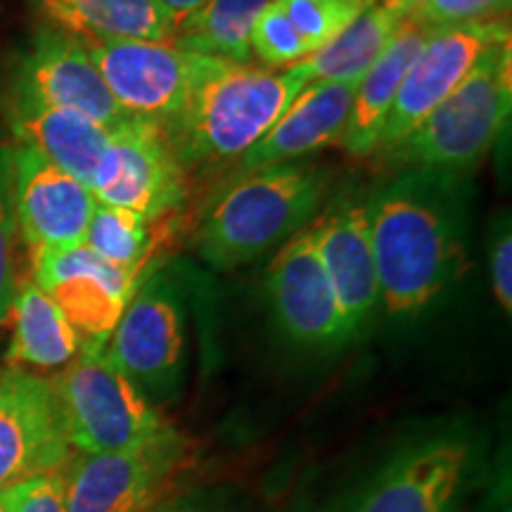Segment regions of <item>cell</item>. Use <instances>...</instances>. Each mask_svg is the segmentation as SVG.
Listing matches in <instances>:
<instances>
[{
	"instance_id": "1",
	"label": "cell",
	"mask_w": 512,
	"mask_h": 512,
	"mask_svg": "<svg viewBox=\"0 0 512 512\" xmlns=\"http://www.w3.org/2000/svg\"><path fill=\"white\" fill-rule=\"evenodd\" d=\"M437 174L408 171L366 202L380 302L392 316H411L463 273V235L434 192Z\"/></svg>"
},
{
	"instance_id": "2",
	"label": "cell",
	"mask_w": 512,
	"mask_h": 512,
	"mask_svg": "<svg viewBox=\"0 0 512 512\" xmlns=\"http://www.w3.org/2000/svg\"><path fill=\"white\" fill-rule=\"evenodd\" d=\"M306 83L292 67L268 69L204 55L188 100L162 128L188 174L240 162Z\"/></svg>"
},
{
	"instance_id": "3",
	"label": "cell",
	"mask_w": 512,
	"mask_h": 512,
	"mask_svg": "<svg viewBox=\"0 0 512 512\" xmlns=\"http://www.w3.org/2000/svg\"><path fill=\"white\" fill-rule=\"evenodd\" d=\"M328 181L323 169L302 162L238 176L204 216L197 252L221 271L259 259L309 226L328 195Z\"/></svg>"
},
{
	"instance_id": "4",
	"label": "cell",
	"mask_w": 512,
	"mask_h": 512,
	"mask_svg": "<svg viewBox=\"0 0 512 512\" xmlns=\"http://www.w3.org/2000/svg\"><path fill=\"white\" fill-rule=\"evenodd\" d=\"M510 110L512 50L510 41H503L406 138L377 159L387 169L463 174L489 155L508 126Z\"/></svg>"
},
{
	"instance_id": "5",
	"label": "cell",
	"mask_w": 512,
	"mask_h": 512,
	"mask_svg": "<svg viewBox=\"0 0 512 512\" xmlns=\"http://www.w3.org/2000/svg\"><path fill=\"white\" fill-rule=\"evenodd\" d=\"M50 387L69 446L81 453L126 451L169 427L112 361L107 344H81Z\"/></svg>"
},
{
	"instance_id": "6",
	"label": "cell",
	"mask_w": 512,
	"mask_h": 512,
	"mask_svg": "<svg viewBox=\"0 0 512 512\" xmlns=\"http://www.w3.org/2000/svg\"><path fill=\"white\" fill-rule=\"evenodd\" d=\"M190 446L174 427L112 453H79L64 472L67 512H150L190 465Z\"/></svg>"
},
{
	"instance_id": "7",
	"label": "cell",
	"mask_w": 512,
	"mask_h": 512,
	"mask_svg": "<svg viewBox=\"0 0 512 512\" xmlns=\"http://www.w3.org/2000/svg\"><path fill=\"white\" fill-rule=\"evenodd\" d=\"M88 190L98 204L157 223L183 207L188 171L178 162L162 124L131 117L110 131V143Z\"/></svg>"
},
{
	"instance_id": "8",
	"label": "cell",
	"mask_w": 512,
	"mask_h": 512,
	"mask_svg": "<svg viewBox=\"0 0 512 512\" xmlns=\"http://www.w3.org/2000/svg\"><path fill=\"white\" fill-rule=\"evenodd\" d=\"M107 91L128 117L166 124L188 100L204 55L174 43L81 38Z\"/></svg>"
},
{
	"instance_id": "9",
	"label": "cell",
	"mask_w": 512,
	"mask_h": 512,
	"mask_svg": "<svg viewBox=\"0 0 512 512\" xmlns=\"http://www.w3.org/2000/svg\"><path fill=\"white\" fill-rule=\"evenodd\" d=\"M503 41H510L508 17L434 27L411 69L403 76L375 155L387 152L406 138L434 107L456 91L477 62Z\"/></svg>"
},
{
	"instance_id": "10",
	"label": "cell",
	"mask_w": 512,
	"mask_h": 512,
	"mask_svg": "<svg viewBox=\"0 0 512 512\" xmlns=\"http://www.w3.org/2000/svg\"><path fill=\"white\" fill-rule=\"evenodd\" d=\"M34 283L76 330L81 344H107L126 304L140 287L136 275L114 268L86 245L31 254Z\"/></svg>"
},
{
	"instance_id": "11",
	"label": "cell",
	"mask_w": 512,
	"mask_h": 512,
	"mask_svg": "<svg viewBox=\"0 0 512 512\" xmlns=\"http://www.w3.org/2000/svg\"><path fill=\"white\" fill-rule=\"evenodd\" d=\"M112 361L147 401H164L181 373L185 332L178 299L162 278L138 287L107 342Z\"/></svg>"
},
{
	"instance_id": "12",
	"label": "cell",
	"mask_w": 512,
	"mask_h": 512,
	"mask_svg": "<svg viewBox=\"0 0 512 512\" xmlns=\"http://www.w3.org/2000/svg\"><path fill=\"white\" fill-rule=\"evenodd\" d=\"M69 448L50 382L17 368L0 375V491L60 472Z\"/></svg>"
},
{
	"instance_id": "13",
	"label": "cell",
	"mask_w": 512,
	"mask_h": 512,
	"mask_svg": "<svg viewBox=\"0 0 512 512\" xmlns=\"http://www.w3.org/2000/svg\"><path fill=\"white\" fill-rule=\"evenodd\" d=\"M12 204L31 254L83 245L93 192L29 147H12Z\"/></svg>"
},
{
	"instance_id": "14",
	"label": "cell",
	"mask_w": 512,
	"mask_h": 512,
	"mask_svg": "<svg viewBox=\"0 0 512 512\" xmlns=\"http://www.w3.org/2000/svg\"><path fill=\"white\" fill-rule=\"evenodd\" d=\"M17 102L83 114L107 131L131 119L114 102L79 36L41 31L24 57Z\"/></svg>"
},
{
	"instance_id": "15",
	"label": "cell",
	"mask_w": 512,
	"mask_h": 512,
	"mask_svg": "<svg viewBox=\"0 0 512 512\" xmlns=\"http://www.w3.org/2000/svg\"><path fill=\"white\" fill-rule=\"evenodd\" d=\"M266 292L280 330L306 347L349 339L335 290L313 245L311 226L280 247L266 273Z\"/></svg>"
},
{
	"instance_id": "16",
	"label": "cell",
	"mask_w": 512,
	"mask_h": 512,
	"mask_svg": "<svg viewBox=\"0 0 512 512\" xmlns=\"http://www.w3.org/2000/svg\"><path fill=\"white\" fill-rule=\"evenodd\" d=\"M463 439H434L394 460L351 512H453L470 472Z\"/></svg>"
},
{
	"instance_id": "17",
	"label": "cell",
	"mask_w": 512,
	"mask_h": 512,
	"mask_svg": "<svg viewBox=\"0 0 512 512\" xmlns=\"http://www.w3.org/2000/svg\"><path fill=\"white\" fill-rule=\"evenodd\" d=\"M309 226L351 337L380 304L368 207L356 197H344Z\"/></svg>"
},
{
	"instance_id": "18",
	"label": "cell",
	"mask_w": 512,
	"mask_h": 512,
	"mask_svg": "<svg viewBox=\"0 0 512 512\" xmlns=\"http://www.w3.org/2000/svg\"><path fill=\"white\" fill-rule=\"evenodd\" d=\"M356 86L358 83L335 81L306 83L271 131L240 159L238 176L266 166L299 162L323 147L342 143Z\"/></svg>"
},
{
	"instance_id": "19",
	"label": "cell",
	"mask_w": 512,
	"mask_h": 512,
	"mask_svg": "<svg viewBox=\"0 0 512 512\" xmlns=\"http://www.w3.org/2000/svg\"><path fill=\"white\" fill-rule=\"evenodd\" d=\"M432 29L434 27L415 15L403 19L389 46L384 48V53L377 57V62L368 69L366 76L358 81L347 131H344L342 143H339L347 155H375L384 121H387L389 110H392L403 76L411 69L413 60L427 43Z\"/></svg>"
},
{
	"instance_id": "20",
	"label": "cell",
	"mask_w": 512,
	"mask_h": 512,
	"mask_svg": "<svg viewBox=\"0 0 512 512\" xmlns=\"http://www.w3.org/2000/svg\"><path fill=\"white\" fill-rule=\"evenodd\" d=\"M12 131L19 145L38 152L86 188H91L95 169L110 143V131L83 114L22 102L12 107Z\"/></svg>"
},
{
	"instance_id": "21",
	"label": "cell",
	"mask_w": 512,
	"mask_h": 512,
	"mask_svg": "<svg viewBox=\"0 0 512 512\" xmlns=\"http://www.w3.org/2000/svg\"><path fill=\"white\" fill-rule=\"evenodd\" d=\"M38 5L79 38L171 43L181 24L157 0H38Z\"/></svg>"
},
{
	"instance_id": "22",
	"label": "cell",
	"mask_w": 512,
	"mask_h": 512,
	"mask_svg": "<svg viewBox=\"0 0 512 512\" xmlns=\"http://www.w3.org/2000/svg\"><path fill=\"white\" fill-rule=\"evenodd\" d=\"M10 318L15 320V335L8 351L12 368H60L79 354L81 339L76 330L34 280L19 283Z\"/></svg>"
},
{
	"instance_id": "23",
	"label": "cell",
	"mask_w": 512,
	"mask_h": 512,
	"mask_svg": "<svg viewBox=\"0 0 512 512\" xmlns=\"http://www.w3.org/2000/svg\"><path fill=\"white\" fill-rule=\"evenodd\" d=\"M401 22L403 19L384 10L377 0H370L368 8L342 34L306 60L292 64V69L309 83H358L389 46Z\"/></svg>"
},
{
	"instance_id": "24",
	"label": "cell",
	"mask_w": 512,
	"mask_h": 512,
	"mask_svg": "<svg viewBox=\"0 0 512 512\" xmlns=\"http://www.w3.org/2000/svg\"><path fill=\"white\" fill-rule=\"evenodd\" d=\"M273 0H207L195 15L178 24L171 43L195 55L249 64L254 60L249 36Z\"/></svg>"
},
{
	"instance_id": "25",
	"label": "cell",
	"mask_w": 512,
	"mask_h": 512,
	"mask_svg": "<svg viewBox=\"0 0 512 512\" xmlns=\"http://www.w3.org/2000/svg\"><path fill=\"white\" fill-rule=\"evenodd\" d=\"M152 226L155 223L145 221L133 211L98 204L88 221L83 245L98 254L102 261L140 280L147 256L152 252V242H155Z\"/></svg>"
},
{
	"instance_id": "26",
	"label": "cell",
	"mask_w": 512,
	"mask_h": 512,
	"mask_svg": "<svg viewBox=\"0 0 512 512\" xmlns=\"http://www.w3.org/2000/svg\"><path fill=\"white\" fill-rule=\"evenodd\" d=\"M311 55L337 38L368 8L370 0H275Z\"/></svg>"
},
{
	"instance_id": "27",
	"label": "cell",
	"mask_w": 512,
	"mask_h": 512,
	"mask_svg": "<svg viewBox=\"0 0 512 512\" xmlns=\"http://www.w3.org/2000/svg\"><path fill=\"white\" fill-rule=\"evenodd\" d=\"M249 48H252V57H259V62L268 69H287L311 55L302 36L297 34L275 0L256 19L252 36H249Z\"/></svg>"
},
{
	"instance_id": "28",
	"label": "cell",
	"mask_w": 512,
	"mask_h": 512,
	"mask_svg": "<svg viewBox=\"0 0 512 512\" xmlns=\"http://www.w3.org/2000/svg\"><path fill=\"white\" fill-rule=\"evenodd\" d=\"M15 240L17 221L12 204V147L0 145V325L12 316L17 297L15 273Z\"/></svg>"
},
{
	"instance_id": "29",
	"label": "cell",
	"mask_w": 512,
	"mask_h": 512,
	"mask_svg": "<svg viewBox=\"0 0 512 512\" xmlns=\"http://www.w3.org/2000/svg\"><path fill=\"white\" fill-rule=\"evenodd\" d=\"M510 0H422L413 12L430 27H453V24L482 22V19L508 17Z\"/></svg>"
},
{
	"instance_id": "30",
	"label": "cell",
	"mask_w": 512,
	"mask_h": 512,
	"mask_svg": "<svg viewBox=\"0 0 512 512\" xmlns=\"http://www.w3.org/2000/svg\"><path fill=\"white\" fill-rule=\"evenodd\" d=\"M10 512H67L64 510V472H50L10 486Z\"/></svg>"
},
{
	"instance_id": "31",
	"label": "cell",
	"mask_w": 512,
	"mask_h": 512,
	"mask_svg": "<svg viewBox=\"0 0 512 512\" xmlns=\"http://www.w3.org/2000/svg\"><path fill=\"white\" fill-rule=\"evenodd\" d=\"M491 285H494L496 299L505 311V316H510L512 311V233H510V221L498 230L491 245Z\"/></svg>"
},
{
	"instance_id": "32",
	"label": "cell",
	"mask_w": 512,
	"mask_h": 512,
	"mask_svg": "<svg viewBox=\"0 0 512 512\" xmlns=\"http://www.w3.org/2000/svg\"><path fill=\"white\" fill-rule=\"evenodd\" d=\"M157 3L162 5V8L169 10L171 15L178 17V22H183V19L195 15V12L200 10L207 0H157Z\"/></svg>"
},
{
	"instance_id": "33",
	"label": "cell",
	"mask_w": 512,
	"mask_h": 512,
	"mask_svg": "<svg viewBox=\"0 0 512 512\" xmlns=\"http://www.w3.org/2000/svg\"><path fill=\"white\" fill-rule=\"evenodd\" d=\"M377 3H380L387 12H392L394 17L406 19V17H411L413 12L420 8L422 0H377Z\"/></svg>"
},
{
	"instance_id": "34",
	"label": "cell",
	"mask_w": 512,
	"mask_h": 512,
	"mask_svg": "<svg viewBox=\"0 0 512 512\" xmlns=\"http://www.w3.org/2000/svg\"><path fill=\"white\" fill-rule=\"evenodd\" d=\"M150 512H204V510L183 501H171V503H159L157 508H152Z\"/></svg>"
},
{
	"instance_id": "35",
	"label": "cell",
	"mask_w": 512,
	"mask_h": 512,
	"mask_svg": "<svg viewBox=\"0 0 512 512\" xmlns=\"http://www.w3.org/2000/svg\"><path fill=\"white\" fill-rule=\"evenodd\" d=\"M0 512H10V489L0 491Z\"/></svg>"
},
{
	"instance_id": "36",
	"label": "cell",
	"mask_w": 512,
	"mask_h": 512,
	"mask_svg": "<svg viewBox=\"0 0 512 512\" xmlns=\"http://www.w3.org/2000/svg\"><path fill=\"white\" fill-rule=\"evenodd\" d=\"M0 375H3V373H0Z\"/></svg>"
}]
</instances>
